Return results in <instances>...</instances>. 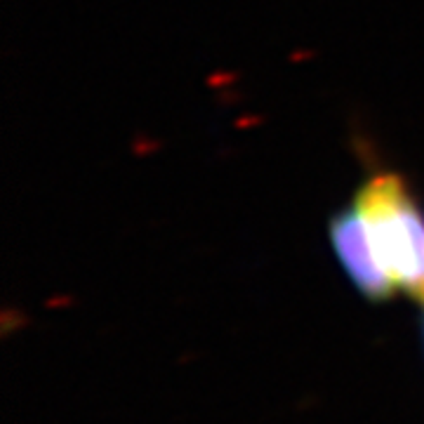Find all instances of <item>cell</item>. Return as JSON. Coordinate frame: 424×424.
I'll return each mask as SVG.
<instances>
[{
	"label": "cell",
	"instance_id": "cell-2",
	"mask_svg": "<svg viewBox=\"0 0 424 424\" xmlns=\"http://www.w3.org/2000/svg\"><path fill=\"white\" fill-rule=\"evenodd\" d=\"M330 243H333L342 269L363 295L373 300H385L396 293L382 266L377 264L366 229H363V221L354 205L335 214L330 221Z\"/></svg>",
	"mask_w": 424,
	"mask_h": 424
},
{
	"label": "cell",
	"instance_id": "cell-1",
	"mask_svg": "<svg viewBox=\"0 0 424 424\" xmlns=\"http://www.w3.org/2000/svg\"><path fill=\"white\" fill-rule=\"evenodd\" d=\"M354 207L377 264L394 285L424 304V207L396 172L363 181Z\"/></svg>",
	"mask_w": 424,
	"mask_h": 424
}]
</instances>
